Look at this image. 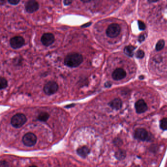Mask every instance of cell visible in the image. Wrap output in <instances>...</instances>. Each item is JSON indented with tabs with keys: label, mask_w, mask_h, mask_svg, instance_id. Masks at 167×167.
<instances>
[{
	"label": "cell",
	"mask_w": 167,
	"mask_h": 167,
	"mask_svg": "<svg viewBox=\"0 0 167 167\" xmlns=\"http://www.w3.org/2000/svg\"><path fill=\"white\" fill-rule=\"evenodd\" d=\"M84 58L82 55L78 53H71L67 54L64 59L65 65L71 68L77 67L82 63Z\"/></svg>",
	"instance_id": "6da1fadb"
},
{
	"label": "cell",
	"mask_w": 167,
	"mask_h": 167,
	"mask_svg": "<svg viewBox=\"0 0 167 167\" xmlns=\"http://www.w3.org/2000/svg\"><path fill=\"white\" fill-rule=\"evenodd\" d=\"M27 119L26 116L22 113H17L12 117L11 119V124L15 128L22 127L26 123Z\"/></svg>",
	"instance_id": "7a4b0ae2"
},
{
	"label": "cell",
	"mask_w": 167,
	"mask_h": 167,
	"mask_svg": "<svg viewBox=\"0 0 167 167\" xmlns=\"http://www.w3.org/2000/svg\"><path fill=\"white\" fill-rule=\"evenodd\" d=\"M59 89V85L54 81H49L44 85L43 90L47 95H52L55 94Z\"/></svg>",
	"instance_id": "3957f363"
},
{
	"label": "cell",
	"mask_w": 167,
	"mask_h": 167,
	"mask_svg": "<svg viewBox=\"0 0 167 167\" xmlns=\"http://www.w3.org/2000/svg\"><path fill=\"white\" fill-rule=\"evenodd\" d=\"M121 31V28L117 24H112L107 28L106 34L110 38H114L119 35Z\"/></svg>",
	"instance_id": "277c9868"
},
{
	"label": "cell",
	"mask_w": 167,
	"mask_h": 167,
	"mask_svg": "<svg viewBox=\"0 0 167 167\" xmlns=\"http://www.w3.org/2000/svg\"><path fill=\"white\" fill-rule=\"evenodd\" d=\"M22 141L24 144L27 147H32L36 143L37 137L33 133L29 132L24 136Z\"/></svg>",
	"instance_id": "5b68a950"
},
{
	"label": "cell",
	"mask_w": 167,
	"mask_h": 167,
	"mask_svg": "<svg viewBox=\"0 0 167 167\" xmlns=\"http://www.w3.org/2000/svg\"><path fill=\"white\" fill-rule=\"evenodd\" d=\"M134 137L140 141H148L150 139V135L148 132L143 128H139L135 130Z\"/></svg>",
	"instance_id": "8992f818"
},
{
	"label": "cell",
	"mask_w": 167,
	"mask_h": 167,
	"mask_svg": "<svg viewBox=\"0 0 167 167\" xmlns=\"http://www.w3.org/2000/svg\"><path fill=\"white\" fill-rule=\"evenodd\" d=\"M25 39L20 36L13 37L10 40V46L14 49L20 48L25 45Z\"/></svg>",
	"instance_id": "52a82bcc"
},
{
	"label": "cell",
	"mask_w": 167,
	"mask_h": 167,
	"mask_svg": "<svg viewBox=\"0 0 167 167\" xmlns=\"http://www.w3.org/2000/svg\"><path fill=\"white\" fill-rule=\"evenodd\" d=\"M54 35L51 33H45L41 37V41L43 45L48 47L54 42Z\"/></svg>",
	"instance_id": "ba28073f"
},
{
	"label": "cell",
	"mask_w": 167,
	"mask_h": 167,
	"mask_svg": "<svg viewBox=\"0 0 167 167\" xmlns=\"http://www.w3.org/2000/svg\"><path fill=\"white\" fill-rule=\"evenodd\" d=\"M39 7V4L35 1H28L25 4V9L28 13H32L36 11Z\"/></svg>",
	"instance_id": "9c48e42d"
},
{
	"label": "cell",
	"mask_w": 167,
	"mask_h": 167,
	"mask_svg": "<svg viewBox=\"0 0 167 167\" xmlns=\"http://www.w3.org/2000/svg\"><path fill=\"white\" fill-rule=\"evenodd\" d=\"M135 108L137 113L141 114L147 111L148 106L144 100H139L135 103Z\"/></svg>",
	"instance_id": "30bf717a"
},
{
	"label": "cell",
	"mask_w": 167,
	"mask_h": 167,
	"mask_svg": "<svg viewBox=\"0 0 167 167\" xmlns=\"http://www.w3.org/2000/svg\"><path fill=\"white\" fill-rule=\"evenodd\" d=\"M126 72L122 68H118L112 73V78L116 81L123 79L126 76Z\"/></svg>",
	"instance_id": "8fae6325"
},
{
	"label": "cell",
	"mask_w": 167,
	"mask_h": 167,
	"mask_svg": "<svg viewBox=\"0 0 167 167\" xmlns=\"http://www.w3.org/2000/svg\"><path fill=\"white\" fill-rule=\"evenodd\" d=\"M109 105L112 108L119 110L122 106V101L120 98H115L109 103Z\"/></svg>",
	"instance_id": "7c38bea8"
},
{
	"label": "cell",
	"mask_w": 167,
	"mask_h": 167,
	"mask_svg": "<svg viewBox=\"0 0 167 167\" xmlns=\"http://www.w3.org/2000/svg\"><path fill=\"white\" fill-rule=\"evenodd\" d=\"M76 152L80 156L83 158H85L89 154L90 151L88 147L86 146H83L78 148Z\"/></svg>",
	"instance_id": "4fadbf2b"
},
{
	"label": "cell",
	"mask_w": 167,
	"mask_h": 167,
	"mask_svg": "<svg viewBox=\"0 0 167 167\" xmlns=\"http://www.w3.org/2000/svg\"><path fill=\"white\" fill-rule=\"evenodd\" d=\"M135 47L132 46H128L125 47L124 49V52L125 54L127 56H129L130 57L133 56L134 54V50H135Z\"/></svg>",
	"instance_id": "5bb4252c"
},
{
	"label": "cell",
	"mask_w": 167,
	"mask_h": 167,
	"mask_svg": "<svg viewBox=\"0 0 167 167\" xmlns=\"http://www.w3.org/2000/svg\"><path fill=\"white\" fill-rule=\"evenodd\" d=\"M126 156V152L123 150H119L115 153V157L118 160H123L125 159Z\"/></svg>",
	"instance_id": "9a60e30c"
},
{
	"label": "cell",
	"mask_w": 167,
	"mask_h": 167,
	"mask_svg": "<svg viewBox=\"0 0 167 167\" xmlns=\"http://www.w3.org/2000/svg\"><path fill=\"white\" fill-rule=\"evenodd\" d=\"M50 117V115L47 112H41L38 115L37 119L41 122H46Z\"/></svg>",
	"instance_id": "2e32d148"
},
{
	"label": "cell",
	"mask_w": 167,
	"mask_h": 167,
	"mask_svg": "<svg viewBox=\"0 0 167 167\" xmlns=\"http://www.w3.org/2000/svg\"><path fill=\"white\" fill-rule=\"evenodd\" d=\"M160 128L163 131L167 130V118H164L160 121Z\"/></svg>",
	"instance_id": "e0dca14e"
},
{
	"label": "cell",
	"mask_w": 167,
	"mask_h": 167,
	"mask_svg": "<svg viewBox=\"0 0 167 167\" xmlns=\"http://www.w3.org/2000/svg\"><path fill=\"white\" fill-rule=\"evenodd\" d=\"M8 86V84L6 79L5 78L1 77L0 80V89L1 90L4 89L7 87Z\"/></svg>",
	"instance_id": "ac0fdd59"
},
{
	"label": "cell",
	"mask_w": 167,
	"mask_h": 167,
	"mask_svg": "<svg viewBox=\"0 0 167 167\" xmlns=\"http://www.w3.org/2000/svg\"><path fill=\"white\" fill-rule=\"evenodd\" d=\"M165 46V41L164 40H160L157 43L156 45V50L157 51H160L162 50Z\"/></svg>",
	"instance_id": "d6986e66"
},
{
	"label": "cell",
	"mask_w": 167,
	"mask_h": 167,
	"mask_svg": "<svg viewBox=\"0 0 167 167\" xmlns=\"http://www.w3.org/2000/svg\"><path fill=\"white\" fill-rule=\"evenodd\" d=\"M144 55H145V53L142 50H139L136 53V56L138 59H142L144 57Z\"/></svg>",
	"instance_id": "ffe728a7"
},
{
	"label": "cell",
	"mask_w": 167,
	"mask_h": 167,
	"mask_svg": "<svg viewBox=\"0 0 167 167\" xmlns=\"http://www.w3.org/2000/svg\"><path fill=\"white\" fill-rule=\"evenodd\" d=\"M138 26H139V28L140 30L143 31L144 29H146V26L144 22L141 21H138Z\"/></svg>",
	"instance_id": "44dd1931"
},
{
	"label": "cell",
	"mask_w": 167,
	"mask_h": 167,
	"mask_svg": "<svg viewBox=\"0 0 167 167\" xmlns=\"http://www.w3.org/2000/svg\"><path fill=\"white\" fill-rule=\"evenodd\" d=\"M8 2L12 5H16L20 2V0H9Z\"/></svg>",
	"instance_id": "7402d4cb"
},
{
	"label": "cell",
	"mask_w": 167,
	"mask_h": 167,
	"mask_svg": "<svg viewBox=\"0 0 167 167\" xmlns=\"http://www.w3.org/2000/svg\"><path fill=\"white\" fill-rule=\"evenodd\" d=\"M72 3H73L72 1H69V0H65L63 1V4L65 6H69V5H70Z\"/></svg>",
	"instance_id": "603a6c76"
},
{
	"label": "cell",
	"mask_w": 167,
	"mask_h": 167,
	"mask_svg": "<svg viewBox=\"0 0 167 167\" xmlns=\"http://www.w3.org/2000/svg\"><path fill=\"white\" fill-rule=\"evenodd\" d=\"M145 39V36L144 35H141L139 37V41L140 42H142L144 41Z\"/></svg>",
	"instance_id": "cb8c5ba5"
},
{
	"label": "cell",
	"mask_w": 167,
	"mask_h": 167,
	"mask_svg": "<svg viewBox=\"0 0 167 167\" xmlns=\"http://www.w3.org/2000/svg\"><path fill=\"white\" fill-rule=\"evenodd\" d=\"M120 139H115V140L114 143L116 144V145H117V144L120 145V143H121V144L122 143V142H120Z\"/></svg>",
	"instance_id": "d4e9b609"
},
{
	"label": "cell",
	"mask_w": 167,
	"mask_h": 167,
	"mask_svg": "<svg viewBox=\"0 0 167 167\" xmlns=\"http://www.w3.org/2000/svg\"><path fill=\"white\" fill-rule=\"evenodd\" d=\"M111 86V84L110 82H107L105 84V86L106 87H110Z\"/></svg>",
	"instance_id": "484cf974"
},
{
	"label": "cell",
	"mask_w": 167,
	"mask_h": 167,
	"mask_svg": "<svg viewBox=\"0 0 167 167\" xmlns=\"http://www.w3.org/2000/svg\"><path fill=\"white\" fill-rule=\"evenodd\" d=\"M91 25V23H87L85 25H83L82 26V27H84V28H86V27H87V26H89L90 25Z\"/></svg>",
	"instance_id": "4316f807"
},
{
	"label": "cell",
	"mask_w": 167,
	"mask_h": 167,
	"mask_svg": "<svg viewBox=\"0 0 167 167\" xmlns=\"http://www.w3.org/2000/svg\"><path fill=\"white\" fill-rule=\"evenodd\" d=\"M83 3H89L90 1H81Z\"/></svg>",
	"instance_id": "83f0119b"
},
{
	"label": "cell",
	"mask_w": 167,
	"mask_h": 167,
	"mask_svg": "<svg viewBox=\"0 0 167 167\" xmlns=\"http://www.w3.org/2000/svg\"><path fill=\"white\" fill-rule=\"evenodd\" d=\"M144 76H140L139 77V79H144Z\"/></svg>",
	"instance_id": "f1b7e54d"
},
{
	"label": "cell",
	"mask_w": 167,
	"mask_h": 167,
	"mask_svg": "<svg viewBox=\"0 0 167 167\" xmlns=\"http://www.w3.org/2000/svg\"><path fill=\"white\" fill-rule=\"evenodd\" d=\"M36 167V166H30V167Z\"/></svg>",
	"instance_id": "f546056e"
},
{
	"label": "cell",
	"mask_w": 167,
	"mask_h": 167,
	"mask_svg": "<svg viewBox=\"0 0 167 167\" xmlns=\"http://www.w3.org/2000/svg\"></svg>",
	"instance_id": "4dcf8cb0"
}]
</instances>
